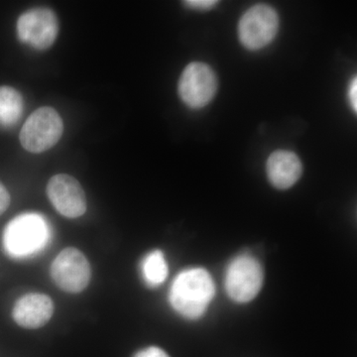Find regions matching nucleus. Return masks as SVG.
I'll use <instances>...</instances> for the list:
<instances>
[{"label":"nucleus","mask_w":357,"mask_h":357,"mask_svg":"<svg viewBox=\"0 0 357 357\" xmlns=\"http://www.w3.org/2000/svg\"><path fill=\"white\" fill-rule=\"evenodd\" d=\"M262 284L261 265L251 256H238L227 268L225 288L229 297L237 303H248L255 299Z\"/></svg>","instance_id":"6e6552de"},{"label":"nucleus","mask_w":357,"mask_h":357,"mask_svg":"<svg viewBox=\"0 0 357 357\" xmlns=\"http://www.w3.org/2000/svg\"><path fill=\"white\" fill-rule=\"evenodd\" d=\"M215 296V284L208 271L202 268L185 270L176 277L169 300L176 312L184 318L198 319Z\"/></svg>","instance_id":"f257e3e1"},{"label":"nucleus","mask_w":357,"mask_h":357,"mask_svg":"<svg viewBox=\"0 0 357 357\" xmlns=\"http://www.w3.org/2000/svg\"><path fill=\"white\" fill-rule=\"evenodd\" d=\"M278 29L279 17L276 11L266 4H256L239 21V40L249 50H260L273 41Z\"/></svg>","instance_id":"20e7f679"},{"label":"nucleus","mask_w":357,"mask_h":357,"mask_svg":"<svg viewBox=\"0 0 357 357\" xmlns=\"http://www.w3.org/2000/svg\"><path fill=\"white\" fill-rule=\"evenodd\" d=\"M357 82L356 77H354L352 79L351 84H349V103H351L352 109L354 110V112H357Z\"/></svg>","instance_id":"f3484780"},{"label":"nucleus","mask_w":357,"mask_h":357,"mask_svg":"<svg viewBox=\"0 0 357 357\" xmlns=\"http://www.w3.org/2000/svg\"><path fill=\"white\" fill-rule=\"evenodd\" d=\"M49 238L50 230L43 217L37 213H23L6 225L3 248L11 257H27L43 249Z\"/></svg>","instance_id":"f03ea898"},{"label":"nucleus","mask_w":357,"mask_h":357,"mask_svg":"<svg viewBox=\"0 0 357 357\" xmlns=\"http://www.w3.org/2000/svg\"><path fill=\"white\" fill-rule=\"evenodd\" d=\"M217 91V76L210 66L204 63L192 62L188 65L178 79V96L191 109H203L213 100Z\"/></svg>","instance_id":"39448f33"},{"label":"nucleus","mask_w":357,"mask_h":357,"mask_svg":"<svg viewBox=\"0 0 357 357\" xmlns=\"http://www.w3.org/2000/svg\"><path fill=\"white\" fill-rule=\"evenodd\" d=\"M54 303L49 296L29 293L14 304L13 318L18 326L27 330H37L49 323L54 314Z\"/></svg>","instance_id":"9d476101"},{"label":"nucleus","mask_w":357,"mask_h":357,"mask_svg":"<svg viewBox=\"0 0 357 357\" xmlns=\"http://www.w3.org/2000/svg\"><path fill=\"white\" fill-rule=\"evenodd\" d=\"M16 30L18 39L22 43L36 50H46L57 39L58 18L51 9L36 7L21 14Z\"/></svg>","instance_id":"0eeeda50"},{"label":"nucleus","mask_w":357,"mask_h":357,"mask_svg":"<svg viewBox=\"0 0 357 357\" xmlns=\"http://www.w3.org/2000/svg\"><path fill=\"white\" fill-rule=\"evenodd\" d=\"M10 195L7 191L6 185L0 182V215L6 213L9 204H10Z\"/></svg>","instance_id":"dca6fc26"},{"label":"nucleus","mask_w":357,"mask_h":357,"mask_svg":"<svg viewBox=\"0 0 357 357\" xmlns=\"http://www.w3.org/2000/svg\"><path fill=\"white\" fill-rule=\"evenodd\" d=\"M184 3L190 8L198 9V10H208L218 4L215 0H188Z\"/></svg>","instance_id":"4468645a"},{"label":"nucleus","mask_w":357,"mask_h":357,"mask_svg":"<svg viewBox=\"0 0 357 357\" xmlns=\"http://www.w3.org/2000/svg\"><path fill=\"white\" fill-rule=\"evenodd\" d=\"M133 357H170L163 349L156 347H150L148 349L138 351Z\"/></svg>","instance_id":"2eb2a0df"},{"label":"nucleus","mask_w":357,"mask_h":357,"mask_svg":"<svg viewBox=\"0 0 357 357\" xmlns=\"http://www.w3.org/2000/svg\"><path fill=\"white\" fill-rule=\"evenodd\" d=\"M50 272L56 285L70 294L83 292L91 279L88 258L75 248L63 249L52 262Z\"/></svg>","instance_id":"423d86ee"},{"label":"nucleus","mask_w":357,"mask_h":357,"mask_svg":"<svg viewBox=\"0 0 357 357\" xmlns=\"http://www.w3.org/2000/svg\"><path fill=\"white\" fill-rule=\"evenodd\" d=\"M64 131V122L53 107L35 110L20 131L21 145L31 153H42L55 146Z\"/></svg>","instance_id":"7ed1b4c3"},{"label":"nucleus","mask_w":357,"mask_h":357,"mask_svg":"<svg viewBox=\"0 0 357 357\" xmlns=\"http://www.w3.org/2000/svg\"><path fill=\"white\" fill-rule=\"evenodd\" d=\"M141 269L143 278L150 287L161 285L168 276V265L160 250H154L147 255L143 259Z\"/></svg>","instance_id":"ddd939ff"},{"label":"nucleus","mask_w":357,"mask_h":357,"mask_svg":"<svg viewBox=\"0 0 357 357\" xmlns=\"http://www.w3.org/2000/svg\"><path fill=\"white\" fill-rule=\"evenodd\" d=\"M47 196L54 208L63 217L77 218L88 208L86 197L79 181L67 174H58L49 180Z\"/></svg>","instance_id":"1a4fd4ad"},{"label":"nucleus","mask_w":357,"mask_h":357,"mask_svg":"<svg viewBox=\"0 0 357 357\" xmlns=\"http://www.w3.org/2000/svg\"><path fill=\"white\" fill-rule=\"evenodd\" d=\"M266 171L270 183L277 189L286 190L299 181L303 166L299 157L288 150H278L267 160Z\"/></svg>","instance_id":"9b49d317"},{"label":"nucleus","mask_w":357,"mask_h":357,"mask_svg":"<svg viewBox=\"0 0 357 357\" xmlns=\"http://www.w3.org/2000/svg\"><path fill=\"white\" fill-rule=\"evenodd\" d=\"M24 102L17 89L8 86H0V128H10L22 116Z\"/></svg>","instance_id":"f8f14e48"}]
</instances>
